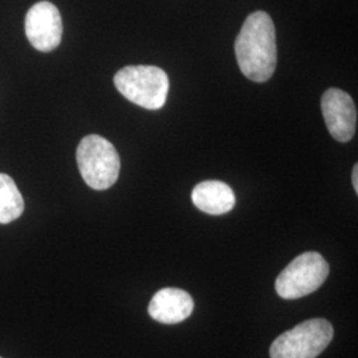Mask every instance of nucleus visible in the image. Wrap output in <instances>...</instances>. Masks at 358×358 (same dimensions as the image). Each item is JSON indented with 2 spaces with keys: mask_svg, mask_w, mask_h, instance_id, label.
<instances>
[{
  "mask_svg": "<svg viewBox=\"0 0 358 358\" xmlns=\"http://www.w3.org/2000/svg\"><path fill=\"white\" fill-rule=\"evenodd\" d=\"M235 55L244 76L255 83H266L278 63L276 31L268 13H252L244 20L235 40Z\"/></svg>",
  "mask_w": 358,
  "mask_h": 358,
  "instance_id": "obj_1",
  "label": "nucleus"
},
{
  "mask_svg": "<svg viewBox=\"0 0 358 358\" xmlns=\"http://www.w3.org/2000/svg\"><path fill=\"white\" fill-rule=\"evenodd\" d=\"M115 85L130 103L158 110L166 103L170 83L166 72L158 66L129 65L115 73Z\"/></svg>",
  "mask_w": 358,
  "mask_h": 358,
  "instance_id": "obj_2",
  "label": "nucleus"
},
{
  "mask_svg": "<svg viewBox=\"0 0 358 358\" xmlns=\"http://www.w3.org/2000/svg\"><path fill=\"white\" fill-rule=\"evenodd\" d=\"M77 165L84 182L93 190L110 189L120 176L121 161L113 143L90 134L78 143Z\"/></svg>",
  "mask_w": 358,
  "mask_h": 358,
  "instance_id": "obj_3",
  "label": "nucleus"
},
{
  "mask_svg": "<svg viewBox=\"0 0 358 358\" xmlns=\"http://www.w3.org/2000/svg\"><path fill=\"white\" fill-rule=\"evenodd\" d=\"M334 329L325 319H310L275 338L271 358H317L332 343Z\"/></svg>",
  "mask_w": 358,
  "mask_h": 358,
  "instance_id": "obj_4",
  "label": "nucleus"
},
{
  "mask_svg": "<svg viewBox=\"0 0 358 358\" xmlns=\"http://www.w3.org/2000/svg\"><path fill=\"white\" fill-rule=\"evenodd\" d=\"M329 275V264L319 252L308 251L294 257L279 273L275 289L285 300H296L316 292Z\"/></svg>",
  "mask_w": 358,
  "mask_h": 358,
  "instance_id": "obj_5",
  "label": "nucleus"
},
{
  "mask_svg": "<svg viewBox=\"0 0 358 358\" xmlns=\"http://www.w3.org/2000/svg\"><path fill=\"white\" fill-rule=\"evenodd\" d=\"M26 35L35 50L51 52L63 38V20L60 11L51 1L34 4L26 16Z\"/></svg>",
  "mask_w": 358,
  "mask_h": 358,
  "instance_id": "obj_6",
  "label": "nucleus"
},
{
  "mask_svg": "<svg viewBox=\"0 0 358 358\" xmlns=\"http://www.w3.org/2000/svg\"><path fill=\"white\" fill-rule=\"evenodd\" d=\"M321 110L331 136L336 141H350L357 127V109L350 94L331 88L322 94Z\"/></svg>",
  "mask_w": 358,
  "mask_h": 358,
  "instance_id": "obj_7",
  "label": "nucleus"
},
{
  "mask_svg": "<svg viewBox=\"0 0 358 358\" xmlns=\"http://www.w3.org/2000/svg\"><path fill=\"white\" fill-rule=\"evenodd\" d=\"M194 310L192 294L179 288H164L154 294L148 312L165 325H176L189 319Z\"/></svg>",
  "mask_w": 358,
  "mask_h": 358,
  "instance_id": "obj_8",
  "label": "nucleus"
},
{
  "mask_svg": "<svg viewBox=\"0 0 358 358\" xmlns=\"http://www.w3.org/2000/svg\"><path fill=\"white\" fill-rule=\"evenodd\" d=\"M192 201L196 208L210 215H223L234 208L236 198L229 185L220 180H203L192 192Z\"/></svg>",
  "mask_w": 358,
  "mask_h": 358,
  "instance_id": "obj_9",
  "label": "nucleus"
},
{
  "mask_svg": "<svg viewBox=\"0 0 358 358\" xmlns=\"http://www.w3.org/2000/svg\"><path fill=\"white\" fill-rule=\"evenodd\" d=\"M24 211V199L15 180L7 174H0V224H8Z\"/></svg>",
  "mask_w": 358,
  "mask_h": 358,
  "instance_id": "obj_10",
  "label": "nucleus"
},
{
  "mask_svg": "<svg viewBox=\"0 0 358 358\" xmlns=\"http://www.w3.org/2000/svg\"><path fill=\"white\" fill-rule=\"evenodd\" d=\"M352 183L355 187V192H358V165H355L352 171Z\"/></svg>",
  "mask_w": 358,
  "mask_h": 358,
  "instance_id": "obj_11",
  "label": "nucleus"
},
{
  "mask_svg": "<svg viewBox=\"0 0 358 358\" xmlns=\"http://www.w3.org/2000/svg\"><path fill=\"white\" fill-rule=\"evenodd\" d=\"M0 358H1V357H0Z\"/></svg>",
  "mask_w": 358,
  "mask_h": 358,
  "instance_id": "obj_12",
  "label": "nucleus"
}]
</instances>
